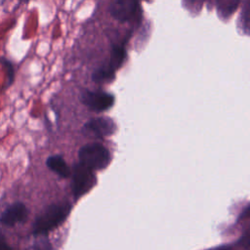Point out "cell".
I'll return each mask as SVG.
<instances>
[{
    "label": "cell",
    "instance_id": "1",
    "mask_svg": "<svg viewBox=\"0 0 250 250\" xmlns=\"http://www.w3.org/2000/svg\"><path fill=\"white\" fill-rule=\"evenodd\" d=\"M71 206L69 203H58L48 206L34 221L33 233L35 235H45L67 218Z\"/></svg>",
    "mask_w": 250,
    "mask_h": 250
},
{
    "label": "cell",
    "instance_id": "2",
    "mask_svg": "<svg viewBox=\"0 0 250 250\" xmlns=\"http://www.w3.org/2000/svg\"><path fill=\"white\" fill-rule=\"evenodd\" d=\"M78 156L80 163L93 171L104 169L110 161L109 151L100 144H90L82 146Z\"/></svg>",
    "mask_w": 250,
    "mask_h": 250
},
{
    "label": "cell",
    "instance_id": "3",
    "mask_svg": "<svg viewBox=\"0 0 250 250\" xmlns=\"http://www.w3.org/2000/svg\"><path fill=\"white\" fill-rule=\"evenodd\" d=\"M109 13L120 22L137 21L141 15L140 4L138 0H113Z\"/></svg>",
    "mask_w": 250,
    "mask_h": 250
},
{
    "label": "cell",
    "instance_id": "4",
    "mask_svg": "<svg viewBox=\"0 0 250 250\" xmlns=\"http://www.w3.org/2000/svg\"><path fill=\"white\" fill-rule=\"evenodd\" d=\"M94 185V171L80 162L76 164L72 171V189L75 197H80L88 192Z\"/></svg>",
    "mask_w": 250,
    "mask_h": 250
},
{
    "label": "cell",
    "instance_id": "5",
    "mask_svg": "<svg viewBox=\"0 0 250 250\" xmlns=\"http://www.w3.org/2000/svg\"><path fill=\"white\" fill-rule=\"evenodd\" d=\"M81 102L93 111H104L114 104V97L104 91L86 90L81 94Z\"/></svg>",
    "mask_w": 250,
    "mask_h": 250
},
{
    "label": "cell",
    "instance_id": "6",
    "mask_svg": "<svg viewBox=\"0 0 250 250\" xmlns=\"http://www.w3.org/2000/svg\"><path fill=\"white\" fill-rule=\"evenodd\" d=\"M114 122L107 117H97L89 120L83 127V131L97 138L109 137L115 132Z\"/></svg>",
    "mask_w": 250,
    "mask_h": 250
},
{
    "label": "cell",
    "instance_id": "7",
    "mask_svg": "<svg viewBox=\"0 0 250 250\" xmlns=\"http://www.w3.org/2000/svg\"><path fill=\"white\" fill-rule=\"evenodd\" d=\"M27 208L21 202H15L10 205L0 216V223L12 227L18 223H22L27 218Z\"/></svg>",
    "mask_w": 250,
    "mask_h": 250
},
{
    "label": "cell",
    "instance_id": "8",
    "mask_svg": "<svg viewBox=\"0 0 250 250\" xmlns=\"http://www.w3.org/2000/svg\"><path fill=\"white\" fill-rule=\"evenodd\" d=\"M50 170L58 174L60 177L67 178L70 175V169L64 159L61 155H52L46 161Z\"/></svg>",
    "mask_w": 250,
    "mask_h": 250
},
{
    "label": "cell",
    "instance_id": "9",
    "mask_svg": "<svg viewBox=\"0 0 250 250\" xmlns=\"http://www.w3.org/2000/svg\"><path fill=\"white\" fill-rule=\"evenodd\" d=\"M115 76V69H113L108 63L101 65L92 73L93 81L97 83H104L111 81Z\"/></svg>",
    "mask_w": 250,
    "mask_h": 250
},
{
    "label": "cell",
    "instance_id": "10",
    "mask_svg": "<svg viewBox=\"0 0 250 250\" xmlns=\"http://www.w3.org/2000/svg\"><path fill=\"white\" fill-rule=\"evenodd\" d=\"M126 59V50L123 45H114L110 52V58L108 64L113 68H119Z\"/></svg>",
    "mask_w": 250,
    "mask_h": 250
},
{
    "label": "cell",
    "instance_id": "11",
    "mask_svg": "<svg viewBox=\"0 0 250 250\" xmlns=\"http://www.w3.org/2000/svg\"><path fill=\"white\" fill-rule=\"evenodd\" d=\"M239 0H218V14L221 18H229L236 10Z\"/></svg>",
    "mask_w": 250,
    "mask_h": 250
},
{
    "label": "cell",
    "instance_id": "12",
    "mask_svg": "<svg viewBox=\"0 0 250 250\" xmlns=\"http://www.w3.org/2000/svg\"><path fill=\"white\" fill-rule=\"evenodd\" d=\"M249 2L248 0L245 2L244 8L242 9V12L240 14L238 23L242 25V31H244L245 34H248V15H249Z\"/></svg>",
    "mask_w": 250,
    "mask_h": 250
},
{
    "label": "cell",
    "instance_id": "13",
    "mask_svg": "<svg viewBox=\"0 0 250 250\" xmlns=\"http://www.w3.org/2000/svg\"><path fill=\"white\" fill-rule=\"evenodd\" d=\"M32 250H52V245L48 238H38L33 244Z\"/></svg>",
    "mask_w": 250,
    "mask_h": 250
},
{
    "label": "cell",
    "instance_id": "14",
    "mask_svg": "<svg viewBox=\"0 0 250 250\" xmlns=\"http://www.w3.org/2000/svg\"><path fill=\"white\" fill-rule=\"evenodd\" d=\"M0 250H13V249L8 245V243L6 242L5 236H4V234L2 233L1 230H0Z\"/></svg>",
    "mask_w": 250,
    "mask_h": 250
},
{
    "label": "cell",
    "instance_id": "15",
    "mask_svg": "<svg viewBox=\"0 0 250 250\" xmlns=\"http://www.w3.org/2000/svg\"><path fill=\"white\" fill-rule=\"evenodd\" d=\"M30 0H19L20 3H22V4H27Z\"/></svg>",
    "mask_w": 250,
    "mask_h": 250
},
{
    "label": "cell",
    "instance_id": "16",
    "mask_svg": "<svg viewBox=\"0 0 250 250\" xmlns=\"http://www.w3.org/2000/svg\"><path fill=\"white\" fill-rule=\"evenodd\" d=\"M145 1H149V2H150V1H152V0H145Z\"/></svg>",
    "mask_w": 250,
    "mask_h": 250
}]
</instances>
